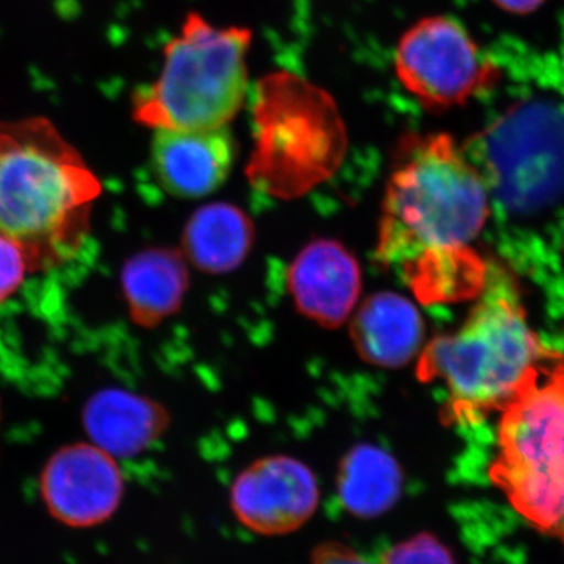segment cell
Wrapping results in <instances>:
<instances>
[{
    "instance_id": "cell-1",
    "label": "cell",
    "mask_w": 564,
    "mask_h": 564,
    "mask_svg": "<svg viewBox=\"0 0 564 564\" xmlns=\"http://www.w3.org/2000/svg\"><path fill=\"white\" fill-rule=\"evenodd\" d=\"M488 185L466 152L445 133L400 140L380 221L377 256L402 267L414 291L480 273L470 248L489 215Z\"/></svg>"
},
{
    "instance_id": "cell-2",
    "label": "cell",
    "mask_w": 564,
    "mask_h": 564,
    "mask_svg": "<svg viewBox=\"0 0 564 564\" xmlns=\"http://www.w3.org/2000/svg\"><path fill=\"white\" fill-rule=\"evenodd\" d=\"M101 193V181L54 122L0 121V234L21 245L33 273L79 254Z\"/></svg>"
},
{
    "instance_id": "cell-3",
    "label": "cell",
    "mask_w": 564,
    "mask_h": 564,
    "mask_svg": "<svg viewBox=\"0 0 564 564\" xmlns=\"http://www.w3.org/2000/svg\"><path fill=\"white\" fill-rule=\"evenodd\" d=\"M551 356L530 328L513 282L488 270L480 302L458 332L429 344L419 377L443 381L451 421L475 422L503 411Z\"/></svg>"
},
{
    "instance_id": "cell-4",
    "label": "cell",
    "mask_w": 564,
    "mask_h": 564,
    "mask_svg": "<svg viewBox=\"0 0 564 564\" xmlns=\"http://www.w3.org/2000/svg\"><path fill=\"white\" fill-rule=\"evenodd\" d=\"M251 101L252 184L295 198L339 169L348 137L328 91L291 70H274L256 82Z\"/></svg>"
},
{
    "instance_id": "cell-5",
    "label": "cell",
    "mask_w": 564,
    "mask_h": 564,
    "mask_svg": "<svg viewBox=\"0 0 564 564\" xmlns=\"http://www.w3.org/2000/svg\"><path fill=\"white\" fill-rule=\"evenodd\" d=\"M251 40L250 29L217 28L188 13L163 50L158 79L133 98V120L154 131L228 128L247 101Z\"/></svg>"
},
{
    "instance_id": "cell-6",
    "label": "cell",
    "mask_w": 564,
    "mask_h": 564,
    "mask_svg": "<svg viewBox=\"0 0 564 564\" xmlns=\"http://www.w3.org/2000/svg\"><path fill=\"white\" fill-rule=\"evenodd\" d=\"M502 413L491 480L522 518L564 545V364L549 358Z\"/></svg>"
},
{
    "instance_id": "cell-7",
    "label": "cell",
    "mask_w": 564,
    "mask_h": 564,
    "mask_svg": "<svg viewBox=\"0 0 564 564\" xmlns=\"http://www.w3.org/2000/svg\"><path fill=\"white\" fill-rule=\"evenodd\" d=\"M395 74L429 109H448L492 87L499 70L469 32L448 17L423 18L397 46Z\"/></svg>"
},
{
    "instance_id": "cell-8",
    "label": "cell",
    "mask_w": 564,
    "mask_h": 564,
    "mask_svg": "<svg viewBox=\"0 0 564 564\" xmlns=\"http://www.w3.org/2000/svg\"><path fill=\"white\" fill-rule=\"evenodd\" d=\"M124 491L118 459L91 443L65 445L47 459L40 475L47 513L70 529H91L109 521Z\"/></svg>"
},
{
    "instance_id": "cell-9",
    "label": "cell",
    "mask_w": 564,
    "mask_h": 564,
    "mask_svg": "<svg viewBox=\"0 0 564 564\" xmlns=\"http://www.w3.org/2000/svg\"><path fill=\"white\" fill-rule=\"evenodd\" d=\"M317 478L291 456H267L236 478L231 505L237 519L259 534H288L306 524L318 507Z\"/></svg>"
},
{
    "instance_id": "cell-10",
    "label": "cell",
    "mask_w": 564,
    "mask_h": 564,
    "mask_svg": "<svg viewBox=\"0 0 564 564\" xmlns=\"http://www.w3.org/2000/svg\"><path fill=\"white\" fill-rule=\"evenodd\" d=\"M486 185L508 210L536 214L564 196V141L497 135L488 147Z\"/></svg>"
},
{
    "instance_id": "cell-11",
    "label": "cell",
    "mask_w": 564,
    "mask_h": 564,
    "mask_svg": "<svg viewBox=\"0 0 564 564\" xmlns=\"http://www.w3.org/2000/svg\"><path fill=\"white\" fill-rule=\"evenodd\" d=\"M234 154L236 147L228 128L158 129L151 144V166L173 196L203 198L228 180Z\"/></svg>"
},
{
    "instance_id": "cell-12",
    "label": "cell",
    "mask_w": 564,
    "mask_h": 564,
    "mask_svg": "<svg viewBox=\"0 0 564 564\" xmlns=\"http://www.w3.org/2000/svg\"><path fill=\"white\" fill-rule=\"evenodd\" d=\"M361 269L336 240H315L293 261L289 288L302 314L325 328L343 325L361 293Z\"/></svg>"
},
{
    "instance_id": "cell-13",
    "label": "cell",
    "mask_w": 564,
    "mask_h": 564,
    "mask_svg": "<svg viewBox=\"0 0 564 564\" xmlns=\"http://www.w3.org/2000/svg\"><path fill=\"white\" fill-rule=\"evenodd\" d=\"M90 443L113 458H132L158 443L169 430L170 414L148 397L124 389H104L82 414Z\"/></svg>"
},
{
    "instance_id": "cell-14",
    "label": "cell",
    "mask_w": 564,
    "mask_h": 564,
    "mask_svg": "<svg viewBox=\"0 0 564 564\" xmlns=\"http://www.w3.org/2000/svg\"><path fill=\"white\" fill-rule=\"evenodd\" d=\"M351 339L364 361L381 367L404 366L422 344L421 314L397 293H375L352 318Z\"/></svg>"
},
{
    "instance_id": "cell-15",
    "label": "cell",
    "mask_w": 564,
    "mask_h": 564,
    "mask_svg": "<svg viewBox=\"0 0 564 564\" xmlns=\"http://www.w3.org/2000/svg\"><path fill=\"white\" fill-rule=\"evenodd\" d=\"M121 285L133 323L154 328L184 302L188 289L184 256L166 248L137 252L122 267Z\"/></svg>"
},
{
    "instance_id": "cell-16",
    "label": "cell",
    "mask_w": 564,
    "mask_h": 564,
    "mask_svg": "<svg viewBox=\"0 0 564 564\" xmlns=\"http://www.w3.org/2000/svg\"><path fill=\"white\" fill-rule=\"evenodd\" d=\"M254 226L245 212L232 204H207L192 215L185 226V256L206 273L232 272L251 250Z\"/></svg>"
},
{
    "instance_id": "cell-17",
    "label": "cell",
    "mask_w": 564,
    "mask_h": 564,
    "mask_svg": "<svg viewBox=\"0 0 564 564\" xmlns=\"http://www.w3.org/2000/svg\"><path fill=\"white\" fill-rule=\"evenodd\" d=\"M402 469L388 452L358 445L340 463L337 492L340 502L358 518L388 513L402 496Z\"/></svg>"
},
{
    "instance_id": "cell-18",
    "label": "cell",
    "mask_w": 564,
    "mask_h": 564,
    "mask_svg": "<svg viewBox=\"0 0 564 564\" xmlns=\"http://www.w3.org/2000/svg\"><path fill=\"white\" fill-rule=\"evenodd\" d=\"M380 564H455L451 552L436 538L419 534L392 545L381 556Z\"/></svg>"
},
{
    "instance_id": "cell-19",
    "label": "cell",
    "mask_w": 564,
    "mask_h": 564,
    "mask_svg": "<svg viewBox=\"0 0 564 564\" xmlns=\"http://www.w3.org/2000/svg\"><path fill=\"white\" fill-rule=\"evenodd\" d=\"M32 272L31 261L21 245L0 234V304L9 302Z\"/></svg>"
},
{
    "instance_id": "cell-20",
    "label": "cell",
    "mask_w": 564,
    "mask_h": 564,
    "mask_svg": "<svg viewBox=\"0 0 564 564\" xmlns=\"http://www.w3.org/2000/svg\"><path fill=\"white\" fill-rule=\"evenodd\" d=\"M313 564H372L364 558L355 549L348 547L343 543L329 541L315 549L313 554Z\"/></svg>"
},
{
    "instance_id": "cell-21",
    "label": "cell",
    "mask_w": 564,
    "mask_h": 564,
    "mask_svg": "<svg viewBox=\"0 0 564 564\" xmlns=\"http://www.w3.org/2000/svg\"><path fill=\"white\" fill-rule=\"evenodd\" d=\"M492 2L508 13L524 14L536 10L543 0H492Z\"/></svg>"
}]
</instances>
